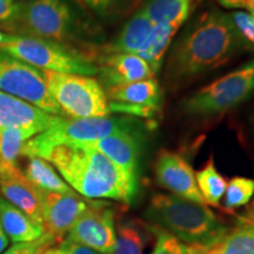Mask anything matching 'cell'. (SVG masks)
<instances>
[{
  "mask_svg": "<svg viewBox=\"0 0 254 254\" xmlns=\"http://www.w3.org/2000/svg\"><path fill=\"white\" fill-rule=\"evenodd\" d=\"M47 90L63 114L73 119L103 118L111 113L103 85L87 75L43 71Z\"/></svg>",
  "mask_w": 254,
  "mask_h": 254,
  "instance_id": "obj_8",
  "label": "cell"
},
{
  "mask_svg": "<svg viewBox=\"0 0 254 254\" xmlns=\"http://www.w3.org/2000/svg\"><path fill=\"white\" fill-rule=\"evenodd\" d=\"M246 9H249V13L254 17V0H249Z\"/></svg>",
  "mask_w": 254,
  "mask_h": 254,
  "instance_id": "obj_36",
  "label": "cell"
},
{
  "mask_svg": "<svg viewBox=\"0 0 254 254\" xmlns=\"http://www.w3.org/2000/svg\"><path fill=\"white\" fill-rule=\"evenodd\" d=\"M18 9V2L12 0H0V21L7 23L14 18Z\"/></svg>",
  "mask_w": 254,
  "mask_h": 254,
  "instance_id": "obj_32",
  "label": "cell"
},
{
  "mask_svg": "<svg viewBox=\"0 0 254 254\" xmlns=\"http://www.w3.org/2000/svg\"><path fill=\"white\" fill-rule=\"evenodd\" d=\"M254 93V59L194 92L183 101V113L209 118L236 109Z\"/></svg>",
  "mask_w": 254,
  "mask_h": 254,
  "instance_id": "obj_7",
  "label": "cell"
},
{
  "mask_svg": "<svg viewBox=\"0 0 254 254\" xmlns=\"http://www.w3.org/2000/svg\"><path fill=\"white\" fill-rule=\"evenodd\" d=\"M141 128H144V125L132 117L66 119L58 116L45 131L25 142L20 155L45 159L57 146L92 142L119 132Z\"/></svg>",
  "mask_w": 254,
  "mask_h": 254,
  "instance_id": "obj_4",
  "label": "cell"
},
{
  "mask_svg": "<svg viewBox=\"0 0 254 254\" xmlns=\"http://www.w3.org/2000/svg\"><path fill=\"white\" fill-rule=\"evenodd\" d=\"M201 0H144L140 8L154 25L182 27Z\"/></svg>",
  "mask_w": 254,
  "mask_h": 254,
  "instance_id": "obj_18",
  "label": "cell"
},
{
  "mask_svg": "<svg viewBox=\"0 0 254 254\" xmlns=\"http://www.w3.org/2000/svg\"><path fill=\"white\" fill-rule=\"evenodd\" d=\"M56 244L57 241L55 238L45 232L40 238L33 241L13 244L1 254H44Z\"/></svg>",
  "mask_w": 254,
  "mask_h": 254,
  "instance_id": "obj_29",
  "label": "cell"
},
{
  "mask_svg": "<svg viewBox=\"0 0 254 254\" xmlns=\"http://www.w3.org/2000/svg\"><path fill=\"white\" fill-rule=\"evenodd\" d=\"M154 174L159 186L200 205H206L195 182V172L185 158L176 152L160 150L154 163Z\"/></svg>",
  "mask_w": 254,
  "mask_h": 254,
  "instance_id": "obj_12",
  "label": "cell"
},
{
  "mask_svg": "<svg viewBox=\"0 0 254 254\" xmlns=\"http://www.w3.org/2000/svg\"><path fill=\"white\" fill-rule=\"evenodd\" d=\"M8 244H9V239L5 234L4 228H2V225H1V221H0V254L4 252L6 249H7Z\"/></svg>",
  "mask_w": 254,
  "mask_h": 254,
  "instance_id": "obj_34",
  "label": "cell"
},
{
  "mask_svg": "<svg viewBox=\"0 0 254 254\" xmlns=\"http://www.w3.org/2000/svg\"><path fill=\"white\" fill-rule=\"evenodd\" d=\"M202 254H224V251H222V244L221 240L219 243L214 244V245L206 246V249Z\"/></svg>",
  "mask_w": 254,
  "mask_h": 254,
  "instance_id": "obj_35",
  "label": "cell"
},
{
  "mask_svg": "<svg viewBox=\"0 0 254 254\" xmlns=\"http://www.w3.org/2000/svg\"><path fill=\"white\" fill-rule=\"evenodd\" d=\"M105 20H117L132 11L140 0H79Z\"/></svg>",
  "mask_w": 254,
  "mask_h": 254,
  "instance_id": "obj_28",
  "label": "cell"
},
{
  "mask_svg": "<svg viewBox=\"0 0 254 254\" xmlns=\"http://www.w3.org/2000/svg\"><path fill=\"white\" fill-rule=\"evenodd\" d=\"M44 254H103L90 247L74 243L71 239H64L49 249Z\"/></svg>",
  "mask_w": 254,
  "mask_h": 254,
  "instance_id": "obj_31",
  "label": "cell"
},
{
  "mask_svg": "<svg viewBox=\"0 0 254 254\" xmlns=\"http://www.w3.org/2000/svg\"><path fill=\"white\" fill-rule=\"evenodd\" d=\"M231 19L236 26L238 33L245 41L249 49L254 50V17L249 12L236 11L231 13Z\"/></svg>",
  "mask_w": 254,
  "mask_h": 254,
  "instance_id": "obj_30",
  "label": "cell"
},
{
  "mask_svg": "<svg viewBox=\"0 0 254 254\" xmlns=\"http://www.w3.org/2000/svg\"><path fill=\"white\" fill-rule=\"evenodd\" d=\"M45 160L84 198L111 199L127 205L134 198L136 176L86 144L57 146Z\"/></svg>",
  "mask_w": 254,
  "mask_h": 254,
  "instance_id": "obj_2",
  "label": "cell"
},
{
  "mask_svg": "<svg viewBox=\"0 0 254 254\" xmlns=\"http://www.w3.org/2000/svg\"><path fill=\"white\" fill-rule=\"evenodd\" d=\"M150 224V222H148ZM151 225V230L153 232L155 243L152 254H202L206 246L190 245L183 243L173 234L168 233L155 225Z\"/></svg>",
  "mask_w": 254,
  "mask_h": 254,
  "instance_id": "obj_27",
  "label": "cell"
},
{
  "mask_svg": "<svg viewBox=\"0 0 254 254\" xmlns=\"http://www.w3.org/2000/svg\"><path fill=\"white\" fill-rule=\"evenodd\" d=\"M0 91L33 105L52 116H62L51 97L44 73L0 50Z\"/></svg>",
  "mask_w": 254,
  "mask_h": 254,
  "instance_id": "obj_9",
  "label": "cell"
},
{
  "mask_svg": "<svg viewBox=\"0 0 254 254\" xmlns=\"http://www.w3.org/2000/svg\"><path fill=\"white\" fill-rule=\"evenodd\" d=\"M0 221L5 234L12 243H27L45 233L43 226L32 221L24 212L0 196Z\"/></svg>",
  "mask_w": 254,
  "mask_h": 254,
  "instance_id": "obj_19",
  "label": "cell"
},
{
  "mask_svg": "<svg viewBox=\"0 0 254 254\" xmlns=\"http://www.w3.org/2000/svg\"><path fill=\"white\" fill-rule=\"evenodd\" d=\"M145 217L150 224L190 245H214L228 231L206 205L173 194H154L146 208Z\"/></svg>",
  "mask_w": 254,
  "mask_h": 254,
  "instance_id": "obj_3",
  "label": "cell"
},
{
  "mask_svg": "<svg viewBox=\"0 0 254 254\" xmlns=\"http://www.w3.org/2000/svg\"><path fill=\"white\" fill-rule=\"evenodd\" d=\"M254 195V179L245 177H234L227 183L224 194L222 208L226 213H234L237 208L250 204Z\"/></svg>",
  "mask_w": 254,
  "mask_h": 254,
  "instance_id": "obj_26",
  "label": "cell"
},
{
  "mask_svg": "<svg viewBox=\"0 0 254 254\" xmlns=\"http://www.w3.org/2000/svg\"><path fill=\"white\" fill-rule=\"evenodd\" d=\"M0 50L40 71L91 75L99 73L92 60L65 44L0 31Z\"/></svg>",
  "mask_w": 254,
  "mask_h": 254,
  "instance_id": "obj_5",
  "label": "cell"
},
{
  "mask_svg": "<svg viewBox=\"0 0 254 254\" xmlns=\"http://www.w3.org/2000/svg\"><path fill=\"white\" fill-rule=\"evenodd\" d=\"M154 24L139 7L126 21L113 43L107 47V53H129L139 55L147 43Z\"/></svg>",
  "mask_w": 254,
  "mask_h": 254,
  "instance_id": "obj_16",
  "label": "cell"
},
{
  "mask_svg": "<svg viewBox=\"0 0 254 254\" xmlns=\"http://www.w3.org/2000/svg\"><path fill=\"white\" fill-rule=\"evenodd\" d=\"M246 47L230 14L217 9L207 11L194 19L174 43L165 77L168 85L180 86L220 67Z\"/></svg>",
  "mask_w": 254,
  "mask_h": 254,
  "instance_id": "obj_1",
  "label": "cell"
},
{
  "mask_svg": "<svg viewBox=\"0 0 254 254\" xmlns=\"http://www.w3.org/2000/svg\"><path fill=\"white\" fill-rule=\"evenodd\" d=\"M195 182L206 205L219 207L220 200L226 192L227 180L218 172L213 158L209 157L205 166L195 172Z\"/></svg>",
  "mask_w": 254,
  "mask_h": 254,
  "instance_id": "obj_25",
  "label": "cell"
},
{
  "mask_svg": "<svg viewBox=\"0 0 254 254\" xmlns=\"http://www.w3.org/2000/svg\"><path fill=\"white\" fill-rule=\"evenodd\" d=\"M23 173L34 186L41 190L57 193H74L75 190L68 186L57 172L55 166L43 158H28Z\"/></svg>",
  "mask_w": 254,
  "mask_h": 254,
  "instance_id": "obj_22",
  "label": "cell"
},
{
  "mask_svg": "<svg viewBox=\"0 0 254 254\" xmlns=\"http://www.w3.org/2000/svg\"><path fill=\"white\" fill-rule=\"evenodd\" d=\"M91 202L92 199L79 196L75 192L66 194L41 190L44 230L55 238L57 244L60 243Z\"/></svg>",
  "mask_w": 254,
  "mask_h": 254,
  "instance_id": "obj_11",
  "label": "cell"
},
{
  "mask_svg": "<svg viewBox=\"0 0 254 254\" xmlns=\"http://www.w3.org/2000/svg\"><path fill=\"white\" fill-rule=\"evenodd\" d=\"M218 2L225 8L240 9L247 8L249 0H218Z\"/></svg>",
  "mask_w": 254,
  "mask_h": 254,
  "instance_id": "obj_33",
  "label": "cell"
},
{
  "mask_svg": "<svg viewBox=\"0 0 254 254\" xmlns=\"http://www.w3.org/2000/svg\"><path fill=\"white\" fill-rule=\"evenodd\" d=\"M2 27L12 34L62 43L75 36L79 20L67 0H24L18 2L14 18Z\"/></svg>",
  "mask_w": 254,
  "mask_h": 254,
  "instance_id": "obj_6",
  "label": "cell"
},
{
  "mask_svg": "<svg viewBox=\"0 0 254 254\" xmlns=\"http://www.w3.org/2000/svg\"><path fill=\"white\" fill-rule=\"evenodd\" d=\"M224 254H254V201L237 215L236 226L222 238Z\"/></svg>",
  "mask_w": 254,
  "mask_h": 254,
  "instance_id": "obj_21",
  "label": "cell"
},
{
  "mask_svg": "<svg viewBox=\"0 0 254 254\" xmlns=\"http://www.w3.org/2000/svg\"><path fill=\"white\" fill-rule=\"evenodd\" d=\"M39 134L36 129L23 127H9L0 131V171L17 166L25 142Z\"/></svg>",
  "mask_w": 254,
  "mask_h": 254,
  "instance_id": "obj_24",
  "label": "cell"
},
{
  "mask_svg": "<svg viewBox=\"0 0 254 254\" xmlns=\"http://www.w3.org/2000/svg\"><path fill=\"white\" fill-rule=\"evenodd\" d=\"M105 92L107 99L112 100V103L158 107V109H161V103H163V91L155 78L131 82L122 86L109 87Z\"/></svg>",
  "mask_w": 254,
  "mask_h": 254,
  "instance_id": "obj_17",
  "label": "cell"
},
{
  "mask_svg": "<svg viewBox=\"0 0 254 254\" xmlns=\"http://www.w3.org/2000/svg\"><path fill=\"white\" fill-rule=\"evenodd\" d=\"M116 211L109 202L93 201L68 232V239L103 254L116 245Z\"/></svg>",
  "mask_w": 254,
  "mask_h": 254,
  "instance_id": "obj_10",
  "label": "cell"
},
{
  "mask_svg": "<svg viewBox=\"0 0 254 254\" xmlns=\"http://www.w3.org/2000/svg\"><path fill=\"white\" fill-rule=\"evenodd\" d=\"M154 237L151 225L139 219H125L117 226L112 254H145L146 246Z\"/></svg>",
  "mask_w": 254,
  "mask_h": 254,
  "instance_id": "obj_20",
  "label": "cell"
},
{
  "mask_svg": "<svg viewBox=\"0 0 254 254\" xmlns=\"http://www.w3.org/2000/svg\"><path fill=\"white\" fill-rule=\"evenodd\" d=\"M100 64L99 73L106 88L155 77V73L147 62L136 55L107 53Z\"/></svg>",
  "mask_w": 254,
  "mask_h": 254,
  "instance_id": "obj_14",
  "label": "cell"
},
{
  "mask_svg": "<svg viewBox=\"0 0 254 254\" xmlns=\"http://www.w3.org/2000/svg\"><path fill=\"white\" fill-rule=\"evenodd\" d=\"M0 192L9 204L43 226L41 190L25 177L18 166L0 171Z\"/></svg>",
  "mask_w": 254,
  "mask_h": 254,
  "instance_id": "obj_13",
  "label": "cell"
},
{
  "mask_svg": "<svg viewBox=\"0 0 254 254\" xmlns=\"http://www.w3.org/2000/svg\"><path fill=\"white\" fill-rule=\"evenodd\" d=\"M179 28L177 25H154L147 43L139 52L138 56L147 62L155 74L160 71L165 53L170 49L172 39Z\"/></svg>",
  "mask_w": 254,
  "mask_h": 254,
  "instance_id": "obj_23",
  "label": "cell"
},
{
  "mask_svg": "<svg viewBox=\"0 0 254 254\" xmlns=\"http://www.w3.org/2000/svg\"><path fill=\"white\" fill-rule=\"evenodd\" d=\"M142 129L144 128L119 132L99 140L82 144H86L101 152L124 171L136 176L141 153Z\"/></svg>",
  "mask_w": 254,
  "mask_h": 254,
  "instance_id": "obj_15",
  "label": "cell"
},
{
  "mask_svg": "<svg viewBox=\"0 0 254 254\" xmlns=\"http://www.w3.org/2000/svg\"><path fill=\"white\" fill-rule=\"evenodd\" d=\"M12 1H13V0H12Z\"/></svg>",
  "mask_w": 254,
  "mask_h": 254,
  "instance_id": "obj_37",
  "label": "cell"
}]
</instances>
